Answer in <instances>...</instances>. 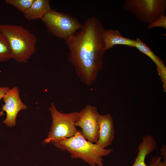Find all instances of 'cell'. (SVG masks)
<instances>
[{
	"instance_id": "obj_11",
	"label": "cell",
	"mask_w": 166,
	"mask_h": 166,
	"mask_svg": "<svg viewBox=\"0 0 166 166\" xmlns=\"http://www.w3.org/2000/svg\"><path fill=\"white\" fill-rule=\"evenodd\" d=\"M135 47L141 52L150 57L157 67L158 73L162 80L163 89L166 90V67L163 60L156 55L149 46L140 38H137Z\"/></svg>"
},
{
	"instance_id": "obj_13",
	"label": "cell",
	"mask_w": 166,
	"mask_h": 166,
	"mask_svg": "<svg viewBox=\"0 0 166 166\" xmlns=\"http://www.w3.org/2000/svg\"><path fill=\"white\" fill-rule=\"evenodd\" d=\"M51 9L48 0H34L29 9L24 15L27 20L30 21L42 19Z\"/></svg>"
},
{
	"instance_id": "obj_12",
	"label": "cell",
	"mask_w": 166,
	"mask_h": 166,
	"mask_svg": "<svg viewBox=\"0 0 166 166\" xmlns=\"http://www.w3.org/2000/svg\"><path fill=\"white\" fill-rule=\"evenodd\" d=\"M102 37L106 50L117 45H124L130 47L135 46V40L124 37L117 30L105 29Z\"/></svg>"
},
{
	"instance_id": "obj_19",
	"label": "cell",
	"mask_w": 166,
	"mask_h": 166,
	"mask_svg": "<svg viewBox=\"0 0 166 166\" xmlns=\"http://www.w3.org/2000/svg\"><path fill=\"white\" fill-rule=\"evenodd\" d=\"M156 166H166V161H163L161 162V160H160L157 165Z\"/></svg>"
},
{
	"instance_id": "obj_4",
	"label": "cell",
	"mask_w": 166,
	"mask_h": 166,
	"mask_svg": "<svg viewBox=\"0 0 166 166\" xmlns=\"http://www.w3.org/2000/svg\"><path fill=\"white\" fill-rule=\"evenodd\" d=\"M49 109L52 117V124L43 144L51 143L74 135L77 130L75 122L78 112L62 113L57 110L53 103Z\"/></svg>"
},
{
	"instance_id": "obj_3",
	"label": "cell",
	"mask_w": 166,
	"mask_h": 166,
	"mask_svg": "<svg viewBox=\"0 0 166 166\" xmlns=\"http://www.w3.org/2000/svg\"><path fill=\"white\" fill-rule=\"evenodd\" d=\"M0 32L7 39L12 58L19 63H26L36 51L37 38L21 26L0 24Z\"/></svg>"
},
{
	"instance_id": "obj_14",
	"label": "cell",
	"mask_w": 166,
	"mask_h": 166,
	"mask_svg": "<svg viewBox=\"0 0 166 166\" xmlns=\"http://www.w3.org/2000/svg\"><path fill=\"white\" fill-rule=\"evenodd\" d=\"M11 58L12 55L9 43L5 37L0 32V62Z\"/></svg>"
},
{
	"instance_id": "obj_7",
	"label": "cell",
	"mask_w": 166,
	"mask_h": 166,
	"mask_svg": "<svg viewBox=\"0 0 166 166\" xmlns=\"http://www.w3.org/2000/svg\"><path fill=\"white\" fill-rule=\"evenodd\" d=\"M99 114L96 107L87 105L78 112L75 122L76 126L81 128V131L84 138L92 143H96L99 139L97 118Z\"/></svg>"
},
{
	"instance_id": "obj_18",
	"label": "cell",
	"mask_w": 166,
	"mask_h": 166,
	"mask_svg": "<svg viewBox=\"0 0 166 166\" xmlns=\"http://www.w3.org/2000/svg\"><path fill=\"white\" fill-rule=\"evenodd\" d=\"M161 151L162 153V155L164 158V161H166V146L164 145L161 149Z\"/></svg>"
},
{
	"instance_id": "obj_9",
	"label": "cell",
	"mask_w": 166,
	"mask_h": 166,
	"mask_svg": "<svg viewBox=\"0 0 166 166\" xmlns=\"http://www.w3.org/2000/svg\"><path fill=\"white\" fill-rule=\"evenodd\" d=\"M99 128V139L95 144L103 148L110 145L114 138L113 121L110 114L100 115L97 118Z\"/></svg>"
},
{
	"instance_id": "obj_17",
	"label": "cell",
	"mask_w": 166,
	"mask_h": 166,
	"mask_svg": "<svg viewBox=\"0 0 166 166\" xmlns=\"http://www.w3.org/2000/svg\"><path fill=\"white\" fill-rule=\"evenodd\" d=\"M10 89L8 87H0V100L2 98L4 95Z\"/></svg>"
},
{
	"instance_id": "obj_5",
	"label": "cell",
	"mask_w": 166,
	"mask_h": 166,
	"mask_svg": "<svg viewBox=\"0 0 166 166\" xmlns=\"http://www.w3.org/2000/svg\"><path fill=\"white\" fill-rule=\"evenodd\" d=\"M41 20L50 33L65 40L83 26L73 16L52 9Z\"/></svg>"
},
{
	"instance_id": "obj_2",
	"label": "cell",
	"mask_w": 166,
	"mask_h": 166,
	"mask_svg": "<svg viewBox=\"0 0 166 166\" xmlns=\"http://www.w3.org/2000/svg\"><path fill=\"white\" fill-rule=\"evenodd\" d=\"M51 143L61 150L68 152L71 158L81 159L90 166H104L102 157L109 156L113 151L112 148H103L89 142L78 130L70 138Z\"/></svg>"
},
{
	"instance_id": "obj_8",
	"label": "cell",
	"mask_w": 166,
	"mask_h": 166,
	"mask_svg": "<svg viewBox=\"0 0 166 166\" xmlns=\"http://www.w3.org/2000/svg\"><path fill=\"white\" fill-rule=\"evenodd\" d=\"M5 104L2 107L6 113V117L3 123L7 127H12L16 124V119L18 113L26 109L27 107L21 100L18 88L14 86L10 89L2 98Z\"/></svg>"
},
{
	"instance_id": "obj_1",
	"label": "cell",
	"mask_w": 166,
	"mask_h": 166,
	"mask_svg": "<svg viewBox=\"0 0 166 166\" xmlns=\"http://www.w3.org/2000/svg\"><path fill=\"white\" fill-rule=\"evenodd\" d=\"M81 31L65 40L69 49L68 59L83 84L91 86L103 68L106 51L102 34L105 30L94 16L84 22Z\"/></svg>"
},
{
	"instance_id": "obj_15",
	"label": "cell",
	"mask_w": 166,
	"mask_h": 166,
	"mask_svg": "<svg viewBox=\"0 0 166 166\" xmlns=\"http://www.w3.org/2000/svg\"><path fill=\"white\" fill-rule=\"evenodd\" d=\"M34 0H6V2L11 5L20 12H26L30 8Z\"/></svg>"
},
{
	"instance_id": "obj_16",
	"label": "cell",
	"mask_w": 166,
	"mask_h": 166,
	"mask_svg": "<svg viewBox=\"0 0 166 166\" xmlns=\"http://www.w3.org/2000/svg\"><path fill=\"white\" fill-rule=\"evenodd\" d=\"M157 27L166 29V16L164 14L152 23L148 25V29H151Z\"/></svg>"
},
{
	"instance_id": "obj_6",
	"label": "cell",
	"mask_w": 166,
	"mask_h": 166,
	"mask_svg": "<svg viewBox=\"0 0 166 166\" xmlns=\"http://www.w3.org/2000/svg\"><path fill=\"white\" fill-rule=\"evenodd\" d=\"M123 9L140 22L149 24L165 14L166 0H125Z\"/></svg>"
},
{
	"instance_id": "obj_10",
	"label": "cell",
	"mask_w": 166,
	"mask_h": 166,
	"mask_svg": "<svg viewBox=\"0 0 166 166\" xmlns=\"http://www.w3.org/2000/svg\"><path fill=\"white\" fill-rule=\"evenodd\" d=\"M156 142L152 136L148 135L144 136L138 147V155L132 166H156L158 162L162 159L160 156L152 158L149 166L147 165L145 163L146 156L156 148Z\"/></svg>"
}]
</instances>
